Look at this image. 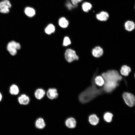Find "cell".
I'll return each mask as SVG.
<instances>
[{"label":"cell","mask_w":135,"mask_h":135,"mask_svg":"<svg viewBox=\"0 0 135 135\" xmlns=\"http://www.w3.org/2000/svg\"><path fill=\"white\" fill-rule=\"evenodd\" d=\"M94 81L95 83L100 86H102L104 82L103 78L100 76H97L95 78Z\"/></svg>","instance_id":"obj_18"},{"label":"cell","mask_w":135,"mask_h":135,"mask_svg":"<svg viewBox=\"0 0 135 135\" xmlns=\"http://www.w3.org/2000/svg\"><path fill=\"white\" fill-rule=\"evenodd\" d=\"M20 48V44L14 41L9 42L7 46L8 50L12 55L13 56L16 54L17 50H19Z\"/></svg>","instance_id":"obj_1"},{"label":"cell","mask_w":135,"mask_h":135,"mask_svg":"<svg viewBox=\"0 0 135 135\" xmlns=\"http://www.w3.org/2000/svg\"><path fill=\"white\" fill-rule=\"evenodd\" d=\"M47 95L49 99L52 100L57 98L58 96L57 90L54 88H49L47 92Z\"/></svg>","instance_id":"obj_5"},{"label":"cell","mask_w":135,"mask_h":135,"mask_svg":"<svg viewBox=\"0 0 135 135\" xmlns=\"http://www.w3.org/2000/svg\"><path fill=\"white\" fill-rule=\"evenodd\" d=\"M113 116V115L112 114L107 112L104 114V118L105 121L108 122H110L112 121Z\"/></svg>","instance_id":"obj_21"},{"label":"cell","mask_w":135,"mask_h":135,"mask_svg":"<svg viewBox=\"0 0 135 135\" xmlns=\"http://www.w3.org/2000/svg\"><path fill=\"white\" fill-rule=\"evenodd\" d=\"M83 0H71L72 4L75 5L77 4L78 3L80 2Z\"/></svg>","instance_id":"obj_24"},{"label":"cell","mask_w":135,"mask_h":135,"mask_svg":"<svg viewBox=\"0 0 135 135\" xmlns=\"http://www.w3.org/2000/svg\"><path fill=\"white\" fill-rule=\"evenodd\" d=\"M9 9L8 8H4L0 9V12L4 14H6L9 12Z\"/></svg>","instance_id":"obj_23"},{"label":"cell","mask_w":135,"mask_h":135,"mask_svg":"<svg viewBox=\"0 0 135 135\" xmlns=\"http://www.w3.org/2000/svg\"><path fill=\"white\" fill-rule=\"evenodd\" d=\"M11 4L8 0H3L0 2V9L4 8H10Z\"/></svg>","instance_id":"obj_16"},{"label":"cell","mask_w":135,"mask_h":135,"mask_svg":"<svg viewBox=\"0 0 135 135\" xmlns=\"http://www.w3.org/2000/svg\"><path fill=\"white\" fill-rule=\"evenodd\" d=\"M9 92L12 95H16L19 92V89L18 86L14 84H12L10 87Z\"/></svg>","instance_id":"obj_13"},{"label":"cell","mask_w":135,"mask_h":135,"mask_svg":"<svg viewBox=\"0 0 135 135\" xmlns=\"http://www.w3.org/2000/svg\"><path fill=\"white\" fill-rule=\"evenodd\" d=\"M96 17L98 20L100 21H105L108 19L109 15L107 12L102 11L96 14Z\"/></svg>","instance_id":"obj_7"},{"label":"cell","mask_w":135,"mask_h":135,"mask_svg":"<svg viewBox=\"0 0 135 135\" xmlns=\"http://www.w3.org/2000/svg\"><path fill=\"white\" fill-rule=\"evenodd\" d=\"M45 94V92L44 90L41 88H39L35 91L34 95L37 99L40 100L44 97Z\"/></svg>","instance_id":"obj_11"},{"label":"cell","mask_w":135,"mask_h":135,"mask_svg":"<svg viewBox=\"0 0 135 135\" xmlns=\"http://www.w3.org/2000/svg\"><path fill=\"white\" fill-rule=\"evenodd\" d=\"M92 7L91 4L88 2H85L82 5V8L83 11L86 12H88Z\"/></svg>","instance_id":"obj_19"},{"label":"cell","mask_w":135,"mask_h":135,"mask_svg":"<svg viewBox=\"0 0 135 135\" xmlns=\"http://www.w3.org/2000/svg\"><path fill=\"white\" fill-rule=\"evenodd\" d=\"M59 25L63 28H66L67 27L68 24V21L64 18H61L59 20Z\"/></svg>","instance_id":"obj_17"},{"label":"cell","mask_w":135,"mask_h":135,"mask_svg":"<svg viewBox=\"0 0 135 135\" xmlns=\"http://www.w3.org/2000/svg\"><path fill=\"white\" fill-rule=\"evenodd\" d=\"M18 101L20 104L26 105L29 104L30 101V98L26 94H22L18 97Z\"/></svg>","instance_id":"obj_4"},{"label":"cell","mask_w":135,"mask_h":135,"mask_svg":"<svg viewBox=\"0 0 135 135\" xmlns=\"http://www.w3.org/2000/svg\"><path fill=\"white\" fill-rule=\"evenodd\" d=\"M71 43V42L69 38L68 37H65L64 39L63 45L66 46L70 44Z\"/></svg>","instance_id":"obj_22"},{"label":"cell","mask_w":135,"mask_h":135,"mask_svg":"<svg viewBox=\"0 0 135 135\" xmlns=\"http://www.w3.org/2000/svg\"><path fill=\"white\" fill-rule=\"evenodd\" d=\"M131 71V69L129 66L126 65H124L121 67L120 72L121 74L122 75L127 76Z\"/></svg>","instance_id":"obj_14"},{"label":"cell","mask_w":135,"mask_h":135,"mask_svg":"<svg viewBox=\"0 0 135 135\" xmlns=\"http://www.w3.org/2000/svg\"><path fill=\"white\" fill-rule=\"evenodd\" d=\"M65 56L66 60L69 62H72L74 60H78L79 58L75 51L70 49H68L66 50Z\"/></svg>","instance_id":"obj_3"},{"label":"cell","mask_w":135,"mask_h":135,"mask_svg":"<svg viewBox=\"0 0 135 135\" xmlns=\"http://www.w3.org/2000/svg\"><path fill=\"white\" fill-rule=\"evenodd\" d=\"M124 26L126 30L128 32H131L134 29L135 24L133 21L128 20L125 22Z\"/></svg>","instance_id":"obj_9"},{"label":"cell","mask_w":135,"mask_h":135,"mask_svg":"<svg viewBox=\"0 0 135 135\" xmlns=\"http://www.w3.org/2000/svg\"><path fill=\"white\" fill-rule=\"evenodd\" d=\"M24 12L26 16L30 17L33 16L35 14V10L33 8L30 7H28L26 8Z\"/></svg>","instance_id":"obj_15"},{"label":"cell","mask_w":135,"mask_h":135,"mask_svg":"<svg viewBox=\"0 0 135 135\" xmlns=\"http://www.w3.org/2000/svg\"><path fill=\"white\" fill-rule=\"evenodd\" d=\"M99 118L95 114H92L88 118L89 122L93 125H96L98 123Z\"/></svg>","instance_id":"obj_12"},{"label":"cell","mask_w":135,"mask_h":135,"mask_svg":"<svg viewBox=\"0 0 135 135\" xmlns=\"http://www.w3.org/2000/svg\"><path fill=\"white\" fill-rule=\"evenodd\" d=\"M122 96L126 103L128 106L130 107L134 106L135 104V97L133 94L125 92L123 93Z\"/></svg>","instance_id":"obj_2"},{"label":"cell","mask_w":135,"mask_h":135,"mask_svg":"<svg viewBox=\"0 0 135 135\" xmlns=\"http://www.w3.org/2000/svg\"><path fill=\"white\" fill-rule=\"evenodd\" d=\"M2 98V95L1 93L0 92V102H1Z\"/></svg>","instance_id":"obj_25"},{"label":"cell","mask_w":135,"mask_h":135,"mask_svg":"<svg viewBox=\"0 0 135 135\" xmlns=\"http://www.w3.org/2000/svg\"><path fill=\"white\" fill-rule=\"evenodd\" d=\"M36 127L38 129H42L44 128L46 124L44 120L42 118H38L36 120L35 123Z\"/></svg>","instance_id":"obj_10"},{"label":"cell","mask_w":135,"mask_h":135,"mask_svg":"<svg viewBox=\"0 0 135 135\" xmlns=\"http://www.w3.org/2000/svg\"><path fill=\"white\" fill-rule=\"evenodd\" d=\"M55 30L54 26L52 24H49L45 29V32L47 34H50L54 32Z\"/></svg>","instance_id":"obj_20"},{"label":"cell","mask_w":135,"mask_h":135,"mask_svg":"<svg viewBox=\"0 0 135 135\" xmlns=\"http://www.w3.org/2000/svg\"><path fill=\"white\" fill-rule=\"evenodd\" d=\"M65 124L66 126L70 128H74L76 126V122L73 118L70 117L68 118L66 120Z\"/></svg>","instance_id":"obj_8"},{"label":"cell","mask_w":135,"mask_h":135,"mask_svg":"<svg viewBox=\"0 0 135 135\" xmlns=\"http://www.w3.org/2000/svg\"><path fill=\"white\" fill-rule=\"evenodd\" d=\"M104 52L103 49L99 46L96 47L92 50V54L93 56L96 58H99L102 56Z\"/></svg>","instance_id":"obj_6"}]
</instances>
